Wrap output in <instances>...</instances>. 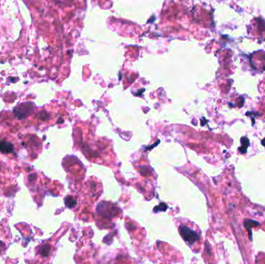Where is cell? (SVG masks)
<instances>
[{"label": "cell", "mask_w": 265, "mask_h": 264, "mask_svg": "<svg viewBox=\"0 0 265 264\" xmlns=\"http://www.w3.org/2000/svg\"><path fill=\"white\" fill-rule=\"evenodd\" d=\"M179 232L183 239L189 245H192L195 241L199 239V235L195 231L185 225L180 226Z\"/></svg>", "instance_id": "cell-1"}, {"label": "cell", "mask_w": 265, "mask_h": 264, "mask_svg": "<svg viewBox=\"0 0 265 264\" xmlns=\"http://www.w3.org/2000/svg\"><path fill=\"white\" fill-rule=\"evenodd\" d=\"M30 105L31 103H25V104H21L20 106H17L14 110V112L16 115V116L19 117V119L26 117V114L28 115L31 110L32 106Z\"/></svg>", "instance_id": "cell-2"}, {"label": "cell", "mask_w": 265, "mask_h": 264, "mask_svg": "<svg viewBox=\"0 0 265 264\" xmlns=\"http://www.w3.org/2000/svg\"><path fill=\"white\" fill-rule=\"evenodd\" d=\"M260 225L261 224L259 222H257V221H256L254 220L250 219V218L244 220V226H245V228L247 229V231L249 232V236H250V240L252 239V234H251L252 231H251V228L253 227H257V226H258Z\"/></svg>", "instance_id": "cell-3"}, {"label": "cell", "mask_w": 265, "mask_h": 264, "mask_svg": "<svg viewBox=\"0 0 265 264\" xmlns=\"http://www.w3.org/2000/svg\"><path fill=\"white\" fill-rule=\"evenodd\" d=\"M13 150V145L5 140L0 141V151L4 154L11 153Z\"/></svg>", "instance_id": "cell-4"}, {"label": "cell", "mask_w": 265, "mask_h": 264, "mask_svg": "<svg viewBox=\"0 0 265 264\" xmlns=\"http://www.w3.org/2000/svg\"><path fill=\"white\" fill-rule=\"evenodd\" d=\"M241 143H242V147L239 148V150L240 151L241 154H245L247 152V149L249 146V139L247 137H242L240 140Z\"/></svg>", "instance_id": "cell-5"}, {"label": "cell", "mask_w": 265, "mask_h": 264, "mask_svg": "<svg viewBox=\"0 0 265 264\" xmlns=\"http://www.w3.org/2000/svg\"><path fill=\"white\" fill-rule=\"evenodd\" d=\"M65 203H66V205L69 208H72L74 207L75 205H76V202L74 199H73V198L71 197H68L65 199Z\"/></svg>", "instance_id": "cell-6"}, {"label": "cell", "mask_w": 265, "mask_h": 264, "mask_svg": "<svg viewBox=\"0 0 265 264\" xmlns=\"http://www.w3.org/2000/svg\"><path fill=\"white\" fill-rule=\"evenodd\" d=\"M49 250H50V247L47 246V245H46V246H44L43 247H42V249H40V253H41V255L44 253V252H46V253L48 255V253H49Z\"/></svg>", "instance_id": "cell-7"}]
</instances>
